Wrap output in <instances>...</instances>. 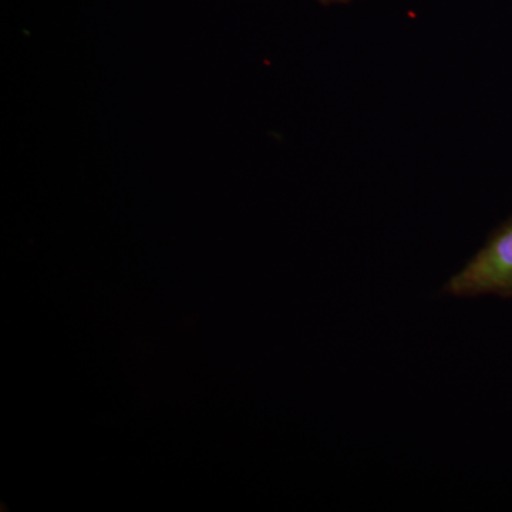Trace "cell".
<instances>
[{
    "label": "cell",
    "instance_id": "1",
    "mask_svg": "<svg viewBox=\"0 0 512 512\" xmlns=\"http://www.w3.org/2000/svg\"><path fill=\"white\" fill-rule=\"evenodd\" d=\"M444 295L512 298V217L488 237L483 248L443 286Z\"/></svg>",
    "mask_w": 512,
    "mask_h": 512
},
{
    "label": "cell",
    "instance_id": "2",
    "mask_svg": "<svg viewBox=\"0 0 512 512\" xmlns=\"http://www.w3.org/2000/svg\"><path fill=\"white\" fill-rule=\"evenodd\" d=\"M320 2L325 3V5H342V3H352L355 0H320Z\"/></svg>",
    "mask_w": 512,
    "mask_h": 512
}]
</instances>
